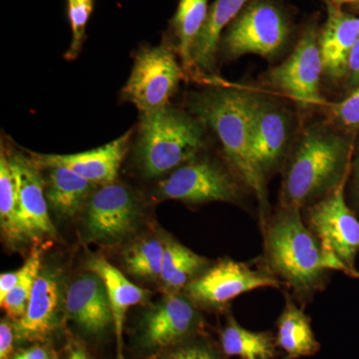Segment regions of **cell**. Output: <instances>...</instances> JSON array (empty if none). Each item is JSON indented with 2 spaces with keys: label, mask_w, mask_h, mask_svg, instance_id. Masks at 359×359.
<instances>
[{
  "label": "cell",
  "mask_w": 359,
  "mask_h": 359,
  "mask_svg": "<svg viewBox=\"0 0 359 359\" xmlns=\"http://www.w3.org/2000/svg\"><path fill=\"white\" fill-rule=\"evenodd\" d=\"M287 113L273 101L255 94L252 106V152L264 176L282 165L290 138Z\"/></svg>",
  "instance_id": "12"
},
{
  "label": "cell",
  "mask_w": 359,
  "mask_h": 359,
  "mask_svg": "<svg viewBox=\"0 0 359 359\" xmlns=\"http://www.w3.org/2000/svg\"><path fill=\"white\" fill-rule=\"evenodd\" d=\"M58 285L49 273H40L33 287L25 313L14 323L16 339H42L55 323L58 306Z\"/></svg>",
  "instance_id": "18"
},
{
  "label": "cell",
  "mask_w": 359,
  "mask_h": 359,
  "mask_svg": "<svg viewBox=\"0 0 359 359\" xmlns=\"http://www.w3.org/2000/svg\"><path fill=\"white\" fill-rule=\"evenodd\" d=\"M67 2L72 39L65 58L74 60L83 46L87 23L93 11L94 0H67Z\"/></svg>",
  "instance_id": "29"
},
{
  "label": "cell",
  "mask_w": 359,
  "mask_h": 359,
  "mask_svg": "<svg viewBox=\"0 0 359 359\" xmlns=\"http://www.w3.org/2000/svg\"><path fill=\"white\" fill-rule=\"evenodd\" d=\"M354 185H355L356 195L359 200V157L356 163L355 172H354Z\"/></svg>",
  "instance_id": "37"
},
{
  "label": "cell",
  "mask_w": 359,
  "mask_h": 359,
  "mask_svg": "<svg viewBox=\"0 0 359 359\" xmlns=\"http://www.w3.org/2000/svg\"><path fill=\"white\" fill-rule=\"evenodd\" d=\"M327 1H330V4H334V6L339 7L340 6H342V4L359 2V0H327Z\"/></svg>",
  "instance_id": "38"
},
{
  "label": "cell",
  "mask_w": 359,
  "mask_h": 359,
  "mask_svg": "<svg viewBox=\"0 0 359 359\" xmlns=\"http://www.w3.org/2000/svg\"><path fill=\"white\" fill-rule=\"evenodd\" d=\"M200 316L185 297L170 294L149 311L144 320L143 342L150 348L171 346L197 327Z\"/></svg>",
  "instance_id": "15"
},
{
  "label": "cell",
  "mask_w": 359,
  "mask_h": 359,
  "mask_svg": "<svg viewBox=\"0 0 359 359\" xmlns=\"http://www.w3.org/2000/svg\"><path fill=\"white\" fill-rule=\"evenodd\" d=\"M164 257V241L151 238L130 247L124 255L125 266L132 275L160 278Z\"/></svg>",
  "instance_id": "28"
},
{
  "label": "cell",
  "mask_w": 359,
  "mask_h": 359,
  "mask_svg": "<svg viewBox=\"0 0 359 359\" xmlns=\"http://www.w3.org/2000/svg\"><path fill=\"white\" fill-rule=\"evenodd\" d=\"M20 278V269L9 273H1L0 276V302L13 289Z\"/></svg>",
  "instance_id": "34"
},
{
  "label": "cell",
  "mask_w": 359,
  "mask_h": 359,
  "mask_svg": "<svg viewBox=\"0 0 359 359\" xmlns=\"http://www.w3.org/2000/svg\"><path fill=\"white\" fill-rule=\"evenodd\" d=\"M165 359H217L215 354L207 347L202 346H187L177 348L168 354Z\"/></svg>",
  "instance_id": "31"
},
{
  "label": "cell",
  "mask_w": 359,
  "mask_h": 359,
  "mask_svg": "<svg viewBox=\"0 0 359 359\" xmlns=\"http://www.w3.org/2000/svg\"><path fill=\"white\" fill-rule=\"evenodd\" d=\"M41 252L34 249L20 269V278L13 289L0 302L2 309L11 320H18L22 318L32 297L35 282L40 275Z\"/></svg>",
  "instance_id": "27"
},
{
  "label": "cell",
  "mask_w": 359,
  "mask_h": 359,
  "mask_svg": "<svg viewBox=\"0 0 359 359\" xmlns=\"http://www.w3.org/2000/svg\"><path fill=\"white\" fill-rule=\"evenodd\" d=\"M330 114L344 128H359V84L344 100L330 104Z\"/></svg>",
  "instance_id": "30"
},
{
  "label": "cell",
  "mask_w": 359,
  "mask_h": 359,
  "mask_svg": "<svg viewBox=\"0 0 359 359\" xmlns=\"http://www.w3.org/2000/svg\"><path fill=\"white\" fill-rule=\"evenodd\" d=\"M346 75L349 77L351 83L359 84V37L349 54Z\"/></svg>",
  "instance_id": "33"
},
{
  "label": "cell",
  "mask_w": 359,
  "mask_h": 359,
  "mask_svg": "<svg viewBox=\"0 0 359 359\" xmlns=\"http://www.w3.org/2000/svg\"><path fill=\"white\" fill-rule=\"evenodd\" d=\"M7 156L15 178L18 209L28 240L52 237L56 230L49 217L39 167L32 158L21 154Z\"/></svg>",
  "instance_id": "14"
},
{
  "label": "cell",
  "mask_w": 359,
  "mask_h": 359,
  "mask_svg": "<svg viewBox=\"0 0 359 359\" xmlns=\"http://www.w3.org/2000/svg\"><path fill=\"white\" fill-rule=\"evenodd\" d=\"M292 34L285 11L271 0H250L222 34L219 47L228 58L248 54L275 57Z\"/></svg>",
  "instance_id": "5"
},
{
  "label": "cell",
  "mask_w": 359,
  "mask_h": 359,
  "mask_svg": "<svg viewBox=\"0 0 359 359\" xmlns=\"http://www.w3.org/2000/svg\"><path fill=\"white\" fill-rule=\"evenodd\" d=\"M133 130L116 140L92 150L75 154H36L30 153L39 168L63 167L93 185L105 186L114 183L127 154Z\"/></svg>",
  "instance_id": "13"
},
{
  "label": "cell",
  "mask_w": 359,
  "mask_h": 359,
  "mask_svg": "<svg viewBox=\"0 0 359 359\" xmlns=\"http://www.w3.org/2000/svg\"><path fill=\"white\" fill-rule=\"evenodd\" d=\"M348 142L325 127L306 129L285 170L282 208L302 209L323 199L347 175Z\"/></svg>",
  "instance_id": "2"
},
{
  "label": "cell",
  "mask_w": 359,
  "mask_h": 359,
  "mask_svg": "<svg viewBox=\"0 0 359 359\" xmlns=\"http://www.w3.org/2000/svg\"><path fill=\"white\" fill-rule=\"evenodd\" d=\"M14 325L8 320H1L0 323V359H11L13 353L15 339Z\"/></svg>",
  "instance_id": "32"
},
{
  "label": "cell",
  "mask_w": 359,
  "mask_h": 359,
  "mask_svg": "<svg viewBox=\"0 0 359 359\" xmlns=\"http://www.w3.org/2000/svg\"><path fill=\"white\" fill-rule=\"evenodd\" d=\"M346 177L332 192L309 208V229L318 238L321 249L339 271L351 278H359L355 268L359 252V221L347 207L344 198Z\"/></svg>",
  "instance_id": "6"
},
{
  "label": "cell",
  "mask_w": 359,
  "mask_h": 359,
  "mask_svg": "<svg viewBox=\"0 0 359 359\" xmlns=\"http://www.w3.org/2000/svg\"><path fill=\"white\" fill-rule=\"evenodd\" d=\"M164 241V257L160 278L168 289H184L207 269L209 262L172 238Z\"/></svg>",
  "instance_id": "23"
},
{
  "label": "cell",
  "mask_w": 359,
  "mask_h": 359,
  "mask_svg": "<svg viewBox=\"0 0 359 359\" xmlns=\"http://www.w3.org/2000/svg\"><path fill=\"white\" fill-rule=\"evenodd\" d=\"M65 359H90L88 354L82 348H77Z\"/></svg>",
  "instance_id": "36"
},
{
  "label": "cell",
  "mask_w": 359,
  "mask_h": 359,
  "mask_svg": "<svg viewBox=\"0 0 359 359\" xmlns=\"http://www.w3.org/2000/svg\"><path fill=\"white\" fill-rule=\"evenodd\" d=\"M276 344L287 353L285 359L313 355L320 348L309 316L290 299L278 318Z\"/></svg>",
  "instance_id": "22"
},
{
  "label": "cell",
  "mask_w": 359,
  "mask_h": 359,
  "mask_svg": "<svg viewBox=\"0 0 359 359\" xmlns=\"http://www.w3.org/2000/svg\"><path fill=\"white\" fill-rule=\"evenodd\" d=\"M0 224L4 237L11 244L29 241L18 209L15 178L4 148L0 153Z\"/></svg>",
  "instance_id": "25"
},
{
  "label": "cell",
  "mask_w": 359,
  "mask_h": 359,
  "mask_svg": "<svg viewBox=\"0 0 359 359\" xmlns=\"http://www.w3.org/2000/svg\"><path fill=\"white\" fill-rule=\"evenodd\" d=\"M255 93L236 88L205 90L193 96L190 107L204 127L216 134L238 178L256 196L262 226L266 228L269 202L266 177L252 152V121Z\"/></svg>",
  "instance_id": "1"
},
{
  "label": "cell",
  "mask_w": 359,
  "mask_h": 359,
  "mask_svg": "<svg viewBox=\"0 0 359 359\" xmlns=\"http://www.w3.org/2000/svg\"><path fill=\"white\" fill-rule=\"evenodd\" d=\"M327 18L318 34L323 74L332 79L346 76L349 54L359 37V18L327 1Z\"/></svg>",
  "instance_id": "17"
},
{
  "label": "cell",
  "mask_w": 359,
  "mask_h": 359,
  "mask_svg": "<svg viewBox=\"0 0 359 359\" xmlns=\"http://www.w3.org/2000/svg\"><path fill=\"white\" fill-rule=\"evenodd\" d=\"M222 347L229 356L241 359H271L275 344L266 332H256L243 327L235 318H229L222 332Z\"/></svg>",
  "instance_id": "26"
},
{
  "label": "cell",
  "mask_w": 359,
  "mask_h": 359,
  "mask_svg": "<svg viewBox=\"0 0 359 359\" xmlns=\"http://www.w3.org/2000/svg\"><path fill=\"white\" fill-rule=\"evenodd\" d=\"M65 306L70 318L88 334H102L113 325L107 290L100 276L92 271L71 283Z\"/></svg>",
  "instance_id": "16"
},
{
  "label": "cell",
  "mask_w": 359,
  "mask_h": 359,
  "mask_svg": "<svg viewBox=\"0 0 359 359\" xmlns=\"http://www.w3.org/2000/svg\"><path fill=\"white\" fill-rule=\"evenodd\" d=\"M250 0H215L210 6L199 36L194 45L193 68L203 73H212L216 68L222 34Z\"/></svg>",
  "instance_id": "19"
},
{
  "label": "cell",
  "mask_w": 359,
  "mask_h": 359,
  "mask_svg": "<svg viewBox=\"0 0 359 359\" xmlns=\"http://www.w3.org/2000/svg\"><path fill=\"white\" fill-rule=\"evenodd\" d=\"M183 72L174 52L166 45L142 48L135 57L122 97L134 104L140 114L162 109L170 105Z\"/></svg>",
  "instance_id": "7"
},
{
  "label": "cell",
  "mask_w": 359,
  "mask_h": 359,
  "mask_svg": "<svg viewBox=\"0 0 359 359\" xmlns=\"http://www.w3.org/2000/svg\"><path fill=\"white\" fill-rule=\"evenodd\" d=\"M88 268L90 271L100 276L107 290L112 309L118 355L121 358L125 316L131 306H137L146 299L147 290L130 282L119 269L104 257H93L88 263Z\"/></svg>",
  "instance_id": "20"
},
{
  "label": "cell",
  "mask_w": 359,
  "mask_h": 359,
  "mask_svg": "<svg viewBox=\"0 0 359 359\" xmlns=\"http://www.w3.org/2000/svg\"><path fill=\"white\" fill-rule=\"evenodd\" d=\"M137 217L138 205L128 188L115 183L101 186L88 202L87 231L93 241L118 242L133 230Z\"/></svg>",
  "instance_id": "11"
},
{
  "label": "cell",
  "mask_w": 359,
  "mask_h": 359,
  "mask_svg": "<svg viewBox=\"0 0 359 359\" xmlns=\"http://www.w3.org/2000/svg\"><path fill=\"white\" fill-rule=\"evenodd\" d=\"M323 73L318 30L309 25L292 54L282 65L269 70L264 82L301 107H313L325 102L320 94Z\"/></svg>",
  "instance_id": "8"
},
{
  "label": "cell",
  "mask_w": 359,
  "mask_h": 359,
  "mask_svg": "<svg viewBox=\"0 0 359 359\" xmlns=\"http://www.w3.org/2000/svg\"><path fill=\"white\" fill-rule=\"evenodd\" d=\"M209 0H180L173 20L175 36L184 70L192 71L194 45L209 13Z\"/></svg>",
  "instance_id": "24"
},
{
  "label": "cell",
  "mask_w": 359,
  "mask_h": 359,
  "mask_svg": "<svg viewBox=\"0 0 359 359\" xmlns=\"http://www.w3.org/2000/svg\"><path fill=\"white\" fill-rule=\"evenodd\" d=\"M205 129L196 117L171 105L141 113L136 152L149 178L174 171L199 154L205 146Z\"/></svg>",
  "instance_id": "4"
},
{
  "label": "cell",
  "mask_w": 359,
  "mask_h": 359,
  "mask_svg": "<svg viewBox=\"0 0 359 359\" xmlns=\"http://www.w3.org/2000/svg\"><path fill=\"white\" fill-rule=\"evenodd\" d=\"M266 226L264 252L269 269L297 294L309 295L320 289L332 266L302 221L301 209L282 208Z\"/></svg>",
  "instance_id": "3"
},
{
  "label": "cell",
  "mask_w": 359,
  "mask_h": 359,
  "mask_svg": "<svg viewBox=\"0 0 359 359\" xmlns=\"http://www.w3.org/2000/svg\"><path fill=\"white\" fill-rule=\"evenodd\" d=\"M47 180V203L60 216L71 218L81 209L88 199L93 184L79 175L63 167L48 168Z\"/></svg>",
  "instance_id": "21"
},
{
  "label": "cell",
  "mask_w": 359,
  "mask_h": 359,
  "mask_svg": "<svg viewBox=\"0 0 359 359\" xmlns=\"http://www.w3.org/2000/svg\"><path fill=\"white\" fill-rule=\"evenodd\" d=\"M158 194L165 199L189 204L237 203L241 198L240 187L226 170L211 160L197 158L163 179L158 185Z\"/></svg>",
  "instance_id": "9"
},
{
  "label": "cell",
  "mask_w": 359,
  "mask_h": 359,
  "mask_svg": "<svg viewBox=\"0 0 359 359\" xmlns=\"http://www.w3.org/2000/svg\"><path fill=\"white\" fill-rule=\"evenodd\" d=\"M11 359H50V355L44 347L32 346L15 354Z\"/></svg>",
  "instance_id": "35"
},
{
  "label": "cell",
  "mask_w": 359,
  "mask_h": 359,
  "mask_svg": "<svg viewBox=\"0 0 359 359\" xmlns=\"http://www.w3.org/2000/svg\"><path fill=\"white\" fill-rule=\"evenodd\" d=\"M280 285L278 278L271 273L224 259L189 283L186 292L194 302L205 306H223L245 292Z\"/></svg>",
  "instance_id": "10"
}]
</instances>
